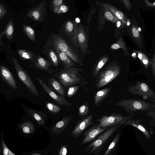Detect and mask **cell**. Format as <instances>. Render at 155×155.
<instances>
[{
  "label": "cell",
  "instance_id": "f6af8a7d",
  "mask_svg": "<svg viewBox=\"0 0 155 155\" xmlns=\"http://www.w3.org/2000/svg\"><path fill=\"white\" fill-rule=\"evenodd\" d=\"M62 0H54L52 2L53 7L55 8L58 7L62 4L63 3Z\"/></svg>",
  "mask_w": 155,
  "mask_h": 155
},
{
  "label": "cell",
  "instance_id": "d4e9b609",
  "mask_svg": "<svg viewBox=\"0 0 155 155\" xmlns=\"http://www.w3.org/2000/svg\"><path fill=\"white\" fill-rule=\"evenodd\" d=\"M35 66L40 69L47 71H48L50 68V64L49 62L41 57H39L37 58Z\"/></svg>",
  "mask_w": 155,
  "mask_h": 155
},
{
  "label": "cell",
  "instance_id": "ab89813d",
  "mask_svg": "<svg viewBox=\"0 0 155 155\" xmlns=\"http://www.w3.org/2000/svg\"><path fill=\"white\" fill-rule=\"evenodd\" d=\"M2 136V134L1 143L3 150V155H8L9 150L6 145Z\"/></svg>",
  "mask_w": 155,
  "mask_h": 155
},
{
  "label": "cell",
  "instance_id": "816d5d0a",
  "mask_svg": "<svg viewBox=\"0 0 155 155\" xmlns=\"http://www.w3.org/2000/svg\"><path fill=\"white\" fill-rule=\"evenodd\" d=\"M76 22L78 23L80 22V20L78 18H76Z\"/></svg>",
  "mask_w": 155,
  "mask_h": 155
},
{
  "label": "cell",
  "instance_id": "e0dca14e",
  "mask_svg": "<svg viewBox=\"0 0 155 155\" xmlns=\"http://www.w3.org/2000/svg\"><path fill=\"white\" fill-rule=\"evenodd\" d=\"M125 124L131 125L135 127L141 131L146 138L148 140L150 139V133L141 124L140 120L139 119H130Z\"/></svg>",
  "mask_w": 155,
  "mask_h": 155
},
{
  "label": "cell",
  "instance_id": "4fadbf2b",
  "mask_svg": "<svg viewBox=\"0 0 155 155\" xmlns=\"http://www.w3.org/2000/svg\"><path fill=\"white\" fill-rule=\"evenodd\" d=\"M78 40L82 57L84 58L87 51V37L85 28L82 25L78 26Z\"/></svg>",
  "mask_w": 155,
  "mask_h": 155
},
{
  "label": "cell",
  "instance_id": "bcb514c9",
  "mask_svg": "<svg viewBox=\"0 0 155 155\" xmlns=\"http://www.w3.org/2000/svg\"><path fill=\"white\" fill-rule=\"evenodd\" d=\"M96 10L97 9L95 8H93L91 9L90 13L88 16V18L87 19V21L88 24H89L90 21V20L92 15L94 13H95Z\"/></svg>",
  "mask_w": 155,
  "mask_h": 155
},
{
  "label": "cell",
  "instance_id": "ee69618b",
  "mask_svg": "<svg viewBox=\"0 0 155 155\" xmlns=\"http://www.w3.org/2000/svg\"><path fill=\"white\" fill-rule=\"evenodd\" d=\"M67 153V148L65 146L63 145L60 148L58 155H66Z\"/></svg>",
  "mask_w": 155,
  "mask_h": 155
},
{
  "label": "cell",
  "instance_id": "b9f144b4",
  "mask_svg": "<svg viewBox=\"0 0 155 155\" xmlns=\"http://www.w3.org/2000/svg\"><path fill=\"white\" fill-rule=\"evenodd\" d=\"M7 13L5 6L0 2V19L3 18Z\"/></svg>",
  "mask_w": 155,
  "mask_h": 155
},
{
  "label": "cell",
  "instance_id": "d6986e66",
  "mask_svg": "<svg viewBox=\"0 0 155 155\" xmlns=\"http://www.w3.org/2000/svg\"><path fill=\"white\" fill-rule=\"evenodd\" d=\"M14 32V27L13 21L12 19H10L5 29L0 33V45H2L3 44L1 40L2 36L5 35L7 39L11 40L13 37Z\"/></svg>",
  "mask_w": 155,
  "mask_h": 155
},
{
  "label": "cell",
  "instance_id": "cb8c5ba5",
  "mask_svg": "<svg viewBox=\"0 0 155 155\" xmlns=\"http://www.w3.org/2000/svg\"><path fill=\"white\" fill-rule=\"evenodd\" d=\"M110 48L114 50L122 48L125 55L129 56V55L127 48L121 36L119 37L116 43L113 44L110 46Z\"/></svg>",
  "mask_w": 155,
  "mask_h": 155
},
{
  "label": "cell",
  "instance_id": "9a60e30c",
  "mask_svg": "<svg viewBox=\"0 0 155 155\" xmlns=\"http://www.w3.org/2000/svg\"><path fill=\"white\" fill-rule=\"evenodd\" d=\"M71 118V117L66 116L57 123L52 127L51 133L56 135H59L62 133L67 127Z\"/></svg>",
  "mask_w": 155,
  "mask_h": 155
},
{
  "label": "cell",
  "instance_id": "8fae6325",
  "mask_svg": "<svg viewBox=\"0 0 155 155\" xmlns=\"http://www.w3.org/2000/svg\"><path fill=\"white\" fill-rule=\"evenodd\" d=\"M36 79L44 91L58 104L60 105L65 107H70L71 106V104L65 98H63L56 94L41 79L38 78H37Z\"/></svg>",
  "mask_w": 155,
  "mask_h": 155
},
{
  "label": "cell",
  "instance_id": "60d3db41",
  "mask_svg": "<svg viewBox=\"0 0 155 155\" xmlns=\"http://www.w3.org/2000/svg\"><path fill=\"white\" fill-rule=\"evenodd\" d=\"M153 75L155 78V55L154 53L150 62Z\"/></svg>",
  "mask_w": 155,
  "mask_h": 155
},
{
  "label": "cell",
  "instance_id": "7c38bea8",
  "mask_svg": "<svg viewBox=\"0 0 155 155\" xmlns=\"http://www.w3.org/2000/svg\"><path fill=\"white\" fill-rule=\"evenodd\" d=\"M92 115L78 121L71 134L75 139L79 138L85 130L92 123Z\"/></svg>",
  "mask_w": 155,
  "mask_h": 155
},
{
  "label": "cell",
  "instance_id": "83f0119b",
  "mask_svg": "<svg viewBox=\"0 0 155 155\" xmlns=\"http://www.w3.org/2000/svg\"><path fill=\"white\" fill-rule=\"evenodd\" d=\"M137 55L138 57L143 64L145 69L147 71L149 64V60L147 56L142 52L138 50L132 49Z\"/></svg>",
  "mask_w": 155,
  "mask_h": 155
},
{
  "label": "cell",
  "instance_id": "2e32d148",
  "mask_svg": "<svg viewBox=\"0 0 155 155\" xmlns=\"http://www.w3.org/2000/svg\"><path fill=\"white\" fill-rule=\"evenodd\" d=\"M98 3L99 5L103 7L107 8L125 25L127 18L123 12L108 3L99 2H98Z\"/></svg>",
  "mask_w": 155,
  "mask_h": 155
},
{
  "label": "cell",
  "instance_id": "30bf717a",
  "mask_svg": "<svg viewBox=\"0 0 155 155\" xmlns=\"http://www.w3.org/2000/svg\"><path fill=\"white\" fill-rule=\"evenodd\" d=\"M105 129V127H101L99 124L91 127L84 133L82 136L84 137L81 142V144H84L93 141Z\"/></svg>",
  "mask_w": 155,
  "mask_h": 155
},
{
  "label": "cell",
  "instance_id": "7bdbcfd3",
  "mask_svg": "<svg viewBox=\"0 0 155 155\" xmlns=\"http://www.w3.org/2000/svg\"><path fill=\"white\" fill-rule=\"evenodd\" d=\"M125 7L129 10H130L132 8V5L130 1L128 0H122L120 1Z\"/></svg>",
  "mask_w": 155,
  "mask_h": 155
},
{
  "label": "cell",
  "instance_id": "603a6c76",
  "mask_svg": "<svg viewBox=\"0 0 155 155\" xmlns=\"http://www.w3.org/2000/svg\"><path fill=\"white\" fill-rule=\"evenodd\" d=\"M47 79L54 89L64 98V91L61 85L54 78H47Z\"/></svg>",
  "mask_w": 155,
  "mask_h": 155
},
{
  "label": "cell",
  "instance_id": "74e56055",
  "mask_svg": "<svg viewBox=\"0 0 155 155\" xmlns=\"http://www.w3.org/2000/svg\"><path fill=\"white\" fill-rule=\"evenodd\" d=\"M80 87L79 85H76L69 87L68 90L67 96L71 97L73 96Z\"/></svg>",
  "mask_w": 155,
  "mask_h": 155
},
{
  "label": "cell",
  "instance_id": "484cf974",
  "mask_svg": "<svg viewBox=\"0 0 155 155\" xmlns=\"http://www.w3.org/2000/svg\"><path fill=\"white\" fill-rule=\"evenodd\" d=\"M28 112L40 125L45 124V121L42 113L31 109L28 110Z\"/></svg>",
  "mask_w": 155,
  "mask_h": 155
},
{
  "label": "cell",
  "instance_id": "d6a6232c",
  "mask_svg": "<svg viewBox=\"0 0 155 155\" xmlns=\"http://www.w3.org/2000/svg\"><path fill=\"white\" fill-rule=\"evenodd\" d=\"M45 106L48 110L53 114L58 113L61 110V108L60 107L51 102H47L46 103Z\"/></svg>",
  "mask_w": 155,
  "mask_h": 155
},
{
  "label": "cell",
  "instance_id": "4316f807",
  "mask_svg": "<svg viewBox=\"0 0 155 155\" xmlns=\"http://www.w3.org/2000/svg\"><path fill=\"white\" fill-rule=\"evenodd\" d=\"M20 127L23 132L26 134H32L35 130V127L34 124L29 121L24 122L20 125Z\"/></svg>",
  "mask_w": 155,
  "mask_h": 155
},
{
  "label": "cell",
  "instance_id": "c3c4849f",
  "mask_svg": "<svg viewBox=\"0 0 155 155\" xmlns=\"http://www.w3.org/2000/svg\"><path fill=\"white\" fill-rule=\"evenodd\" d=\"M131 24V22L130 19L129 18L127 19L125 24V25L127 28V29L130 26Z\"/></svg>",
  "mask_w": 155,
  "mask_h": 155
},
{
  "label": "cell",
  "instance_id": "836d02e7",
  "mask_svg": "<svg viewBox=\"0 0 155 155\" xmlns=\"http://www.w3.org/2000/svg\"><path fill=\"white\" fill-rule=\"evenodd\" d=\"M78 26L76 23H74V28L71 39V41L77 47H79L78 40Z\"/></svg>",
  "mask_w": 155,
  "mask_h": 155
},
{
  "label": "cell",
  "instance_id": "52a82bcc",
  "mask_svg": "<svg viewBox=\"0 0 155 155\" xmlns=\"http://www.w3.org/2000/svg\"><path fill=\"white\" fill-rule=\"evenodd\" d=\"M66 68L61 70L57 74V77L64 86H71L80 82V78L77 75V71L75 69Z\"/></svg>",
  "mask_w": 155,
  "mask_h": 155
},
{
  "label": "cell",
  "instance_id": "f1b7e54d",
  "mask_svg": "<svg viewBox=\"0 0 155 155\" xmlns=\"http://www.w3.org/2000/svg\"><path fill=\"white\" fill-rule=\"evenodd\" d=\"M104 8V18L107 20L115 24L116 25L117 22L119 20L107 8Z\"/></svg>",
  "mask_w": 155,
  "mask_h": 155
},
{
  "label": "cell",
  "instance_id": "f907efd6",
  "mask_svg": "<svg viewBox=\"0 0 155 155\" xmlns=\"http://www.w3.org/2000/svg\"><path fill=\"white\" fill-rule=\"evenodd\" d=\"M31 155H42L39 153H34L31 154Z\"/></svg>",
  "mask_w": 155,
  "mask_h": 155
},
{
  "label": "cell",
  "instance_id": "7dc6e473",
  "mask_svg": "<svg viewBox=\"0 0 155 155\" xmlns=\"http://www.w3.org/2000/svg\"><path fill=\"white\" fill-rule=\"evenodd\" d=\"M145 4L148 7H154L155 6V2H154L153 3H152L149 2V1L147 0H144Z\"/></svg>",
  "mask_w": 155,
  "mask_h": 155
},
{
  "label": "cell",
  "instance_id": "7402d4cb",
  "mask_svg": "<svg viewBox=\"0 0 155 155\" xmlns=\"http://www.w3.org/2000/svg\"><path fill=\"white\" fill-rule=\"evenodd\" d=\"M109 58L107 56H104L100 59L95 63L92 71V76L96 78L98 74L99 71L104 65L107 62Z\"/></svg>",
  "mask_w": 155,
  "mask_h": 155
},
{
  "label": "cell",
  "instance_id": "d590c367",
  "mask_svg": "<svg viewBox=\"0 0 155 155\" xmlns=\"http://www.w3.org/2000/svg\"><path fill=\"white\" fill-rule=\"evenodd\" d=\"M50 59L54 66L57 67L58 64V57L55 53L52 50H50L49 51Z\"/></svg>",
  "mask_w": 155,
  "mask_h": 155
},
{
  "label": "cell",
  "instance_id": "ffe728a7",
  "mask_svg": "<svg viewBox=\"0 0 155 155\" xmlns=\"http://www.w3.org/2000/svg\"><path fill=\"white\" fill-rule=\"evenodd\" d=\"M110 87L105 88L98 91L94 96V103L95 105L101 102L109 94Z\"/></svg>",
  "mask_w": 155,
  "mask_h": 155
},
{
  "label": "cell",
  "instance_id": "db71d44e",
  "mask_svg": "<svg viewBox=\"0 0 155 155\" xmlns=\"http://www.w3.org/2000/svg\"><path fill=\"white\" fill-rule=\"evenodd\" d=\"M0 155H1V152H0Z\"/></svg>",
  "mask_w": 155,
  "mask_h": 155
},
{
  "label": "cell",
  "instance_id": "ba28073f",
  "mask_svg": "<svg viewBox=\"0 0 155 155\" xmlns=\"http://www.w3.org/2000/svg\"><path fill=\"white\" fill-rule=\"evenodd\" d=\"M53 43L55 49L64 52L73 61L79 64L78 55L63 39L60 37H56L53 39Z\"/></svg>",
  "mask_w": 155,
  "mask_h": 155
},
{
  "label": "cell",
  "instance_id": "3957f363",
  "mask_svg": "<svg viewBox=\"0 0 155 155\" xmlns=\"http://www.w3.org/2000/svg\"><path fill=\"white\" fill-rule=\"evenodd\" d=\"M118 127H113L104 132L87 146L85 149L86 151L87 152L90 149L89 152V153H94L95 154H99L107 141L116 131Z\"/></svg>",
  "mask_w": 155,
  "mask_h": 155
},
{
  "label": "cell",
  "instance_id": "f5cc1de1",
  "mask_svg": "<svg viewBox=\"0 0 155 155\" xmlns=\"http://www.w3.org/2000/svg\"><path fill=\"white\" fill-rule=\"evenodd\" d=\"M1 146H2L1 143H0V152H1Z\"/></svg>",
  "mask_w": 155,
  "mask_h": 155
},
{
  "label": "cell",
  "instance_id": "277c9868",
  "mask_svg": "<svg viewBox=\"0 0 155 155\" xmlns=\"http://www.w3.org/2000/svg\"><path fill=\"white\" fill-rule=\"evenodd\" d=\"M127 90L131 94L141 96L144 100L155 102V93L146 84L137 81L136 84L130 85Z\"/></svg>",
  "mask_w": 155,
  "mask_h": 155
},
{
  "label": "cell",
  "instance_id": "7a4b0ae2",
  "mask_svg": "<svg viewBox=\"0 0 155 155\" xmlns=\"http://www.w3.org/2000/svg\"><path fill=\"white\" fill-rule=\"evenodd\" d=\"M115 105L123 108L126 112L131 113L148 110L153 107H155L154 104L143 100L134 98L122 99L117 102Z\"/></svg>",
  "mask_w": 155,
  "mask_h": 155
},
{
  "label": "cell",
  "instance_id": "5b68a950",
  "mask_svg": "<svg viewBox=\"0 0 155 155\" xmlns=\"http://www.w3.org/2000/svg\"><path fill=\"white\" fill-rule=\"evenodd\" d=\"M134 115L131 113L129 115L123 117L119 113H113L109 115L102 116L97 119L99 125L101 127H107L116 125H123L130 120Z\"/></svg>",
  "mask_w": 155,
  "mask_h": 155
},
{
  "label": "cell",
  "instance_id": "681fc988",
  "mask_svg": "<svg viewBox=\"0 0 155 155\" xmlns=\"http://www.w3.org/2000/svg\"><path fill=\"white\" fill-rule=\"evenodd\" d=\"M132 56L133 58H136L137 57L136 54L135 52L133 53L132 54Z\"/></svg>",
  "mask_w": 155,
  "mask_h": 155
},
{
  "label": "cell",
  "instance_id": "5bb4252c",
  "mask_svg": "<svg viewBox=\"0 0 155 155\" xmlns=\"http://www.w3.org/2000/svg\"><path fill=\"white\" fill-rule=\"evenodd\" d=\"M138 27L135 18H133L131 26L127 29L130 35L141 49L143 47V40L140 32L138 31Z\"/></svg>",
  "mask_w": 155,
  "mask_h": 155
},
{
  "label": "cell",
  "instance_id": "44dd1931",
  "mask_svg": "<svg viewBox=\"0 0 155 155\" xmlns=\"http://www.w3.org/2000/svg\"><path fill=\"white\" fill-rule=\"evenodd\" d=\"M56 51L64 67L66 68H71L74 66V64L66 54L57 49H56Z\"/></svg>",
  "mask_w": 155,
  "mask_h": 155
},
{
  "label": "cell",
  "instance_id": "f546056e",
  "mask_svg": "<svg viewBox=\"0 0 155 155\" xmlns=\"http://www.w3.org/2000/svg\"><path fill=\"white\" fill-rule=\"evenodd\" d=\"M120 134L119 133L117 134L103 155H111V153L114 151L116 146L120 137Z\"/></svg>",
  "mask_w": 155,
  "mask_h": 155
},
{
  "label": "cell",
  "instance_id": "8992f818",
  "mask_svg": "<svg viewBox=\"0 0 155 155\" xmlns=\"http://www.w3.org/2000/svg\"><path fill=\"white\" fill-rule=\"evenodd\" d=\"M12 59L20 79L25 84L32 94L36 96H39L38 91L29 76L13 56H12Z\"/></svg>",
  "mask_w": 155,
  "mask_h": 155
},
{
  "label": "cell",
  "instance_id": "f35d334b",
  "mask_svg": "<svg viewBox=\"0 0 155 155\" xmlns=\"http://www.w3.org/2000/svg\"><path fill=\"white\" fill-rule=\"evenodd\" d=\"M89 112L88 106L85 104H83L80 106L78 110V114L79 116H83L87 114Z\"/></svg>",
  "mask_w": 155,
  "mask_h": 155
},
{
  "label": "cell",
  "instance_id": "9c48e42d",
  "mask_svg": "<svg viewBox=\"0 0 155 155\" xmlns=\"http://www.w3.org/2000/svg\"><path fill=\"white\" fill-rule=\"evenodd\" d=\"M46 2L43 1L39 4L30 9L26 16L31 18L32 20L40 22L43 19L44 15L46 13Z\"/></svg>",
  "mask_w": 155,
  "mask_h": 155
},
{
  "label": "cell",
  "instance_id": "8d00e7d4",
  "mask_svg": "<svg viewBox=\"0 0 155 155\" xmlns=\"http://www.w3.org/2000/svg\"><path fill=\"white\" fill-rule=\"evenodd\" d=\"M74 23L70 21H68L66 22L65 28V31L67 34H72L74 28Z\"/></svg>",
  "mask_w": 155,
  "mask_h": 155
},
{
  "label": "cell",
  "instance_id": "4dcf8cb0",
  "mask_svg": "<svg viewBox=\"0 0 155 155\" xmlns=\"http://www.w3.org/2000/svg\"><path fill=\"white\" fill-rule=\"evenodd\" d=\"M23 29L27 36L32 41L35 39V32L34 30L30 26L25 24L22 25Z\"/></svg>",
  "mask_w": 155,
  "mask_h": 155
},
{
  "label": "cell",
  "instance_id": "6da1fadb",
  "mask_svg": "<svg viewBox=\"0 0 155 155\" xmlns=\"http://www.w3.org/2000/svg\"><path fill=\"white\" fill-rule=\"evenodd\" d=\"M120 68L116 63L110 64L97 75L95 87L100 88L111 82L120 74Z\"/></svg>",
  "mask_w": 155,
  "mask_h": 155
},
{
  "label": "cell",
  "instance_id": "1f68e13d",
  "mask_svg": "<svg viewBox=\"0 0 155 155\" xmlns=\"http://www.w3.org/2000/svg\"><path fill=\"white\" fill-rule=\"evenodd\" d=\"M17 52L20 56L25 59L31 60L33 56V54L31 52L25 50L19 49L18 50Z\"/></svg>",
  "mask_w": 155,
  "mask_h": 155
},
{
  "label": "cell",
  "instance_id": "e575fe53",
  "mask_svg": "<svg viewBox=\"0 0 155 155\" xmlns=\"http://www.w3.org/2000/svg\"><path fill=\"white\" fill-rule=\"evenodd\" d=\"M54 12L57 14L67 12L69 10V7L65 5L62 4L60 6L53 8Z\"/></svg>",
  "mask_w": 155,
  "mask_h": 155
},
{
  "label": "cell",
  "instance_id": "ac0fdd59",
  "mask_svg": "<svg viewBox=\"0 0 155 155\" xmlns=\"http://www.w3.org/2000/svg\"><path fill=\"white\" fill-rule=\"evenodd\" d=\"M0 70L2 75L7 83L13 88L17 89L15 82L11 73L5 67L1 66Z\"/></svg>",
  "mask_w": 155,
  "mask_h": 155
}]
</instances>
